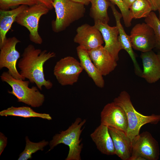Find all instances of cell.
Wrapping results in <instances>:
<instances>
[{
  "label": "cell",
  "mask_w": 160,
  "mask_h": 160,
  "mask_svg": "<svg viewBox=\"0 0 160 160\" xmlns=\"http://www.w3.org/2000/svg\"><path fill=\"white\" fill-rule=\"evenodd\" d=\"M55 56L53 52L42 50L29 44L24 49L18 62L19 73L30 82L35 83L40 90H42L43 87L49 89L52 87L53 84L45 79L44 65L48 60Z\"/></svg>",
  "instance_id": "6da1fadb"
},
{
  "label": "cell",
  "mask_w": 160,
  "mask_h": 160,
  "mask_svg": "<svg viewBox=\"0 0 160 160\" xmlns=\"http://www.w3.org/2000/svg\"><path fill=\"white\" fill-rule=\"evenodd\" d=\"M113 102L121 107L126 113L128 127L126 133L132 140L139 135L141 127L144 125L156 124L160 121V114L145 116L138 112L132 105L129 95L126 91L121 92Z\"/></svg>",
  "instance_id": "7a4b0ae2"
},
{
  "label": "cell",
  "mask_w": 160,
  "mask_h": 160,
  "mask_svg": "<svg viewBox=\"0 0 160 160\" xmlns=\"http://www.w3.org/2000/svg\"><path fill=\"white\" fill-rule=\"evenodd\" d=\"M86 122L85 119L77 118L66 130L56 134L50 141V149L48 152L57 145L63 143L69 147V151L65 160H81V154L83 144L81 143L80 137L83 129L82 127Z\"/></svg>",
  "instance_id": "3957f363"
},
{
  "label": "cell",
  "mask_w": 160,
  "mask_h": 160,
  "mask_svg": "<svg viewBox=\"0 0 160 160\" xmlns=\"http://www.w3.org/2000/svg\"><path fill=\"white\" fill-rule=\"evenodd\" d=\"M0 78L2 81L11 86L12 90H8V92L16 97L18 102L34 108L39 107L43 104L45 100L44 95L39 91L37 86L29 88V80L16 79L8 71L3 72Z\"/></svg>",
  "instance_id": "277c9868"
},
{
  "label": "cell",
  "mask_w": 160,
  "mask_h": 160,
  "mask_svg": "<svg viewBox=\"0 0 160 160\" xmlns=\"http://www.w3.org/2000/svg\"><path fill=\"white\" fill-rule=\"evenodd\" d=\"M53 5L56 14L51 23L55 32L65 30L71 23L83 17L85 12L84 5L71 0H54Z\"/></svg>",
  "instance_id": "5b68a950"
},
{
  "label": "cell",
  "mask_w": 160,
  "mask_h": 160,
  "mask_svg": "<svg viewBox=\"0 0 160 160\" xmlns=\"http://www.w3.org/2000/svg\"><path fill=\"white\" fill-rule=\"evenodd\" d=\"M49 9L44 5L38 3L28 6L17 17L15 22L25 27L29 32V38L32 42L41 44L43 39L38 32L41 17L47 14Z\"/></svg>",
  "instance_id": "8992f818"
},
{
  "label": "cell",
  "mask_w": 160,
  "mask_h": 160,
  "mask_svg": "<svg viewBox=\"0 0 160 160\" xmlns=\"http://www.w3.org/2000/svg\"><path fill=\"white\" fill-rule=\"evenodd\" d=\"M83 70L79 62L74 57L68 56L57 61L53 71L58 82L65 86L72 85L76 83Z\"/></svg>",
  "instance_id": "52a82bcc"
},
{
  "label": "cell",
  "mask_w": 160,
  "mask_h": 160,
  "mask_svg": "<svg viewBox=\"0 0 160 160\" xmlns=\"http://www.w3.org/2000/svg\"><path fill=\"white\" fill-rule=\"evenodd\" d=\"M20 41L15 36L7 38L0 46V69L5 68L8 72L15 78L25 80L16 67L17 61L20 54L16 49L17 44Z\"/></svg>",
  "instance_id": "ba28073f"
},
{
  "label": "cell",
  "mask_w": 160,
  "mask_h": 160,
  "mask_svg": "<svg viewBox=\"0 0 160 160\" xmlns=\"http://www.w3.org/2000/svg\"><path fill=\"white\" fill-rule=\"evenodd\" d=\"M159 155L158 143L149 132H143L132 139L131 156H140L147 160H157Z\"/></svg>",
  "instance_id": "9c48e42d"
},
{
  "label": "cell",
  "mask_w": 160,
  "mask_h": 160,
  "mask_svg": "<svg viewBox=\"0 0 160 160\" xmlns=\"http://www.w3.org/2000/svg\"><path fill=\"white\" fill-rule=\"evenodd\" d=\"M129 36L133 49L144 52L155 47L153 30L146 23L135 25L132 29Z\"/></svg>",
  "instance_id": "30bf717a"
},
{
  "label": "cell",
  "mask_w": 160,
  "mask_h": 160,
  "mask_svg": "<svg viewBox=\"0 0 160 160\" xmlns=\"http://www.w3.org/2000/svg\"><path fill=\"white\" fill-rule=\"evenodd\" d=\"M100 124L115 128L126 132L128 123L126 113L113 102L106 104L100 113Z\"/></svg>",
  "instance_id": "8fae6325"
},
{
  "label": "cell",
  "mask_w": 160,
  "mask_h": 160,
  "mask_svg": "<svg viewBox=\"0 0 160 160\" xmlns=\"http://www.w3.org/2000/svg\"><path fill=\"white\" fill-rule=\"evenodd\" d=\"M73 41L87 50L102 45L104 41L100 31L94 26L85 24L79 27Z\"/></svg>",
  "instance_id": "7c38bea8"
},
{
  "label": "cell",
  "mask_w": 160,
  "mask_h": 160,
  "mask_svg": "<svg viewBox=\"0 0 160 160\" xmlns=\"http://www.w3.org/2000/svg\"><path fill=\"white\" fill-rule=\"evenodd\" d=\"M94 25L101 33L105 43L104 46L117 61L119 52L123 49L118 39L119 31L117 27L110 26L108 24L95 22Z\"/></svg>",
  "instance_id": "4fadbf2b"
},
{
  "label": "cell",
  "mask_w": 160,
  "mask_h": 160,
  "mask_svg": "<svg viewBox=\"0 0 160 160\" xmlns=\"http://www.w3.org/2000/svg\"><path fill=\"white\" fill-rule=\"evenodd\" d=\"M88 52L93 63L103 76L109 74L117 66V61L103 45Z\"/></svg>",
  "instance_id": "5bb4252c"
},
{
  "label": "cell",
  "mask_w": 160,
  "mask_h": 160,
  "mask_svg": "<svg viewBox=\"0 0 160 160\" xmlns=\"http://www.w3.org/2000/svg\"><path fill=\"white\" fill-rule=\"evenodd\" d=\"M143 70L141 77L150 84L160 79V61L157 54L152 50L142 52L140 55Z\"/></svg>",
  "instance_id": "9a60e30c"
},
{
  "label": "cell",
  "mask_w": 160,
  "mask_h": 160,
  "mask_svg": "<svg viewBox=\"0 0 160 160\" xmlns=\"http://www.w3.org/2000/svg\"><path fill=\"white\" fill-rule=\"evenodd\" d=\"M110 7L115 19L116 26L118 29L119 42L123 49L127 52L132 60L134 66L135 73L137 76L140 77L142 71L136 59L135 55L132 47L130 36L126 34L121 23V19L122 17V15L117 10L115 5L111 2Z\"/></svg>",
  "instance_id": "2e32d148"
},
{
  "label": "cell",
  "mask_w": 160,
  "mask_h": 160,
  "mask_svg": "<svg viewBox=\"0 0 160 160\" xmlns=\"http://www.w3.org/2000/svg\"><path fill=\"white\" fill-rule=\"evenodd\" d=\"M108 128L113 141L115 155L122 160H129L132 153V140L124 131L111 127Z\"/></svg>",
  "instance_id": "e0dca14e"
},
{
  "label": "cell",
  "mask_w": 160,
  "mask_h": 160,
  "mask_svg": "<svg viewBox=\"0 0 160 160\" xmlns=\"http://www.w3.org/2000/svg\"><path fill=\"white\" fill-rule=\"evenodd\" d=\"M97 149L102 153L115 155V149L108 127L100 124L90 135Z\"/></svg>",
  "instance_id": "ac0fdd59"
},
{
  "label": "cell",
  "mask_w": 160,
  "mask_h": 160,
  "mask_svg": "<svg viewBox=\"0 0 160 160\" xmlns=\"http://www.w3.org/2000/svg\"><path fill=\"white\" fill-rule=\"evenodd\" d=\"M77 55L83 70L91 78L98 87H104L105 81L103 76L95 66L89 55L88 50L79 46L76 48Z\"/></svg>",
  "instance_id": "d6986e66"
},
{
  "label": "cell",
  "mask_w": 160,
  "mask_h": 160,
  "mask_svg": "<svg viewBox=\"0 0 160 160\" xmlns=\"http://www.w3.org/2000/svg\"><path fill=\"white\" fill-rule=\"evenodd\" d=\"M28 6L22 5L10 10L0 9V46L7 38V33L15 22L17 16Z\"/></svg>",
  "instance_id": "ffe728a7"
},
{
  "label": "cell",
  "mask_w": 160,
  "mask_h": 160,
  "mask_svg": "<svg viewBox=\"0 0 160 160\" xmlns=\"http://www.w3.org/2000/svg\"><path fill=\"white\" fill-rule=\"evenodd\" d=\"M90 3V15L94 22L108 24L109 18L107 11L111 2L108 0H91Z\"/></svg>",
  "instance_id": "44dd1931"
},
{
  "label": "cell",
  "mask_w": 160,
  "mask_h": 160,
  "mask_svg": "<svg viewBox=\"0 0 160 160\" xmlns=\"http://www.w3.org/2000/svg\"><path fill=\"white\" fill-rule=\"evenodd\" d=\"M0 115L1 116H13L24 118L39 117L49 120L52 119L49 114L36 112L28 106L18 107L11 106L1 111Z\"/></svg>",
  "instance_id": "7402d4cb"
},
{
  "label": "cell",
  "mask_w": 160,
  "mask_h": 160,
  "mask_svg": "<svg viewBox=\"0 0 160 160\" xmlns=\"http://www.w3.org/2000/svg\"><path fill=\"white\" fill-rule=\"evenodd\" d=\"M131 18H146L152 11L151 7L147 0H136L129 8Z\"/></svg>",
  "instance_id": "603a6c76"
},
{
  "label": "cell",
  "mask_w": 160,
  "mask_h": 160,
  "mask_svg": "<svg viewBox=\"0 0 160 160\" xmlns=\"http://www.w3.org/2000/svg\"><path fill=\"white\" fill-rule=\"evenodd\" d=\"M26 145L24 151L19 155L18 160H27L31 159L32 155L39 150L43 151L44 148L49 144V142L45 140L38 142L31 141L28 137L25 138Z\"/></svg>",
  "instance_id": "cb8c5ba5"
},
{
  "label": "cell",
  "mask_w": 160,
  "mask_h": 160,
  "mask_svg": "<svg viewBox=\"0 0 160 160\" xmlns=\"http://www.w3.org/2000/svg\"><path fill=\"white\" fill-rule=\"evenodd\" d=\"M145 22L153 29L155 35V47L160 51V20L153 11L145 18Z\"/></svg>",
  "instance_id": "d4e9b609"
},
{
  "label": "cell",
  "mask_w": 160,
  "mask_h": 160,
  "mask_svg": "<svg viewBox=\"0 0 160 160\" xmlns=\"http://www.w3.org/2000/svg\"><path fill=\"white\" fill-rule=\"evenodd\" d=\"M38 3L36 0H0V9L7 10L17 5L30 6Z\"/></svg>",
  "instance_id": "484cf974"
},
{
  "label": "cell",
  "mask_w": 160,
  "mask_h": 160,
  "mask_svg": "<svg viewBox=\"0 0 160 160\" xmlns=\"http://www.w3.org/2000/svg\"><path fill=\"white\" fill-rule=\"evenodd\" d=\"M113 4L116 5L119 7L121 12L126 27H129L131 25V18L129 9L124 4L123 0H108Z\"/></svg>",
  "instance_id": "4316f807"
},
{
  "label": "cell",
  "mask_w": 160,
  "mask_h": 160,
  "mask_svg": "<svg viewBox=\"0 0 160 160\" xmlns=\"http://www.w3.org/2000/svg\"><path fill=\"white\" fill-rule=\"evenodd\" d=\"M7 142V138L2 132L0 133V155L6 147Z\"/></svg>",
  "instance_id": "83f0119b"
},
{
  "label": "cell",
  "mask_w": 160,
  "mask_h": 160,
  "mask_svg": "<svg viewBox=\"0 0 160 160\" xmlns=\"http://www.w3.org/2000/svg\"><path fill=\"white\" fill-rule=\"evenodd\" d=\"M38 3L41 4L48 8L49 10L53 8V4L54 0H36Z\"/></svg>",
  "instance_id": "f1b7e54d"
},
{
  "label": "cell",
  "mask_w": 160,
  "mask_h": 160,
  "mask_svg": "<svg viewBox=\"0 0 160 160\" xmlns=\"http://www.w3.org/2000/svg\"><path fill=\"white\" fill-rule=\"evenodd\" d=\"M150 4L152 11L158 10L160 6V0H147Z\"/></svg>",
  "instance_id": "f546056e"
},
{
  "label": "cell",
  "mask_w": 160,
  "mask_h": 160,
  "mask_svg": "<svg viewBox=\"0 0 160 160\" xmlns=\"http://www.w3.org/2000/svg\"><path fill=\"white\" fill-rule=\"evenodd\" d=\"M136 0H123L124 4L128 8H129L132 4Z\"/></svg>",
  "instance_id": "4dcf8cb0"
},
{
  "label": "cell",
  "mask_w": 160,
  "mask_h": 160,
  "mask_svg": "<svg viewBox=\"0 0 160 160\" xmlns=\"http://www.w3.org/2000/svg\"><path fill=\"white\" fill-rule=\"evenodd\" d=\"M73 1L82 3L84 5H88L90 3L91 0H71Z\"/></svg>",
  "instance_id": "1f68e13d"
},
{
  "label": "cell",
  "mask_w": 160,
  "mask_h": 160,
  "mask_svg": "<svg viewBox=\"0 0 160 160\" xmlns=\"http://www.w3.org/2000/svg\"><path fill=\"white\" fill-rule=\"evenodd\" d=\"M159 12V17L158 18L159 19V20H160V6L158 10Z\"/></svg>",
  "instance_id": "d6a6232c"
},
{
  "label": "cell",
  "mask_w": 160,
  "mask_h": 160,
  "mask_svg": "<svg viewBox=\"0 0 160 160\" xmlns=\"http://www.w3.org/2000/svg\"><path fill=\"white\" fill-rule=\"evenodd\" d=\"M158 58L160 61V51H159L157 54Z\"/></svg>",
  "instance_id": "836d02e7"
},
{
  "label": "cell",
  "mask_w": 160,
  "mask_h": 160,
  "mask_svg": "<svg viewBox=\"0 0 160 160\" xmlns=\"http://www.w3.org/2000/svg\"></svg>",
  "instance_id": "e575fe53"
}]
</instances>
